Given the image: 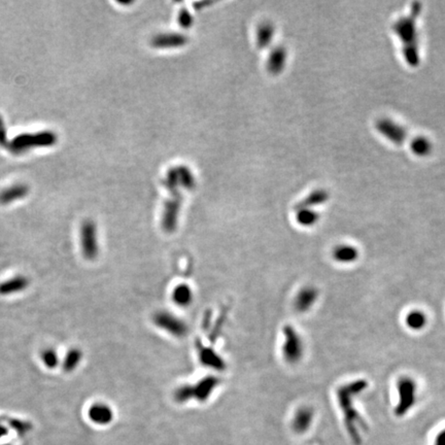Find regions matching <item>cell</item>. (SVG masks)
Returning a JSON list of instances; mask_svg holds the SVG:
<instances>
[{
    "mask_svg": "<svg viewBox=\"0 0 445 445\" xmlns=\"http://www.w3.org/2000/svg\"><path fill=\"white\" fill-rule=\"evenodd\" d=\"M179 22L183 28H190L193 24V17L187 10H183L179 15Z\"/></svg>",
    "mask_w": 445,
    "mask_h": 445,
    "instance_id": "obj_25",
    "label": "cell"
},
{
    "mask_svg": "<svg viewBox=\"0 0 445 445\" xmlns=\"http://www.w3.org/2000/svg\"><path fill=\"white\" fill-rule=\"evenodd\" d=\"M219 378L208 375L194 384H182L174 392V399L178 403H187L190 400L207 401L219 384Z\"/></svg>",
    "mask_w": 445,
    "mask_h": 445,
    "instance_id": "obj_2",
    "label": "cell"
},
{
    "mask_svg": "<svg viewBox=\"0 0 445 445\" xmlns=\"http://www.w3.org/2000/svg\"><path fill=\"white\" fill-rule=\"evenodd\" d=\"M57 142V135L52 131H42L35 134H21L15 137L9 144L14 153H22L30 147L52 146Z\"/></svg>",
    "mask_w": 445,
    "mask_h": 445,
    "instance_id": "obj_4",
    "label": "cell"
},
{
    "mask_svg": "<svg viewBox=\"0 0 445 445\" xmlns=\"http://www.w3.org/2000/svg\"><path fill=\"white\" fill-rule=\"evenodd\" d=\"M3 433H5V429L2 426H0V435H2Z\"/></svg>",
    "mask_w": 445,
    "mask_h": 445,
    "instance_id": "obj_27",
    "label": "cell"
},
{
    "mask_svg": "<svg viewBox=\"0 0 445 445\" xmlns=\"http://www.w3.org/2000/svg\"><path fill=\"white\" fill-rule=\"evenodd\" d=\"M314 297H315V295L312 291H309V290L302 291L298 295V298L296 301L297 308L300 310H305L309 306L310 302H312L314 300Z\"/></svg>",
    "mask_w": 445,
    "mask_h": 445,
    "instance_id": "obj_24",
    "label": "cell"
},
{
    "mask_svg": "<svg viewBox=\"0 0 445 445\" xmlns=\"http://www.w3.org/2000/svg\"><path fill=\"white\" fill-rule=\"evenodd\" d=\"M198 359L201 364L209 369L221 371L226 367L225 360L222 359L213 349L203 345L200 341L196 343Z\"/></svg>",
    "mask_w": 445,
    "mask_h": 445,
    "instance_id": "obj_7",
    "label": "cell"
},
{
    "mask_svg": "<svg viewBox=\"0 0 445 445\" xmlns=\"http://www.w3.org/2000/svg\"><path fill=\"white\" fill-rule=\"evenodd\" d=\"M318 215L315 211H312L307 208H300V211L297 214V219L301 225L309 226L314 224Z\"/></svg>",
    "mask_w": 445,
    "mask_h": 445,
    "instance_id": "obj_21",
    "label": "cell"
},
{
    "mask_svg": "<svg viewBox=\"0 0 445 445\" xmlns=\"http://www.w3.org/2000/svg\"><path fill=\"white\" fill-rule=\"evenodd\" d=\"M30 285L29 278L24 275H16L0 284V296H10L25 291Z\"/></svg>",
    "mask_w": 445,
    "mask_h": 445,
    "instance_id": "obj_11",
    "label": "cell"
},
{
    "mask_svg": "<svg viewBox=\"0 0 445 445\" xmlns=\"http://www.w3.org/2000/svg\"><path fill=\"white\" fill-rule=\"evenodd\" d=\"M328 199V194L327 192L323 191V190H318L315 192H312L304 201H302L298 206L299 208H306L308 206H314L316 204H320L324 203L326 200Z\"/></svg>",
    "mask_w": 445,
    "mask_h": 445,
    "instance_id": "obj_19",
    "label": "cell"
},
{
    "mask_svg": "<svg viewBox=\"0 0 445 445\" xmlns=\"http://www.w3.org/2000/svg\"><path fill=\"white\" fill-rule=\"evenodd\" d=\"M274 37V27L271 23H263L258 29L257 41L260 47H266L270 44L271 40Z\"/></svg>",
    "mask_w": 445,
    "mask_h": 445,
    "instance_id": "obj_17",
    "label": "cell"
},
{
    "mask_svg": "<svg viewBox=\"0 0 445 445\" xmlns=\"http://www.w3.org/2000/svg\"><path fill=\"white\" fill-rule=\"evenodd\" d=\"M171 299L180 307H188L194 300L192 288L187 284H180L175 287L171 293Z\"/></svg>",
    "mask_w": 445,
    "mask_h": 445,
    "instance_id": "obj_14",
    "label": "cell"
},
{
    "mask_svg": "<svg viewBox=\"0 0 445 445\" xmlns=\"http://www.w3.org/2000/svg\"><path fill=\"white\" fill-rule=\"evenodd\" d=\"M165 186L171 193V199L165 203L162 214V228L167 233L176 231L179 224V216L183 202V196L180 193V182L177 168H171L167 172Z\"/></svg>",
    "mask_w": 445,
    "mask_h": 445,
    "instance_id": "obj_1",
    "label": "cell"
},
{
    "mask_svg": "<svg viewBox=\"0 0 445 445\" xmlns=\"http://www.w3.org/2000/svg\"><path fill=\"white\" fill-rule=\"evenodd\" d=\"M188 42L187 36L184 34L178 33V32H168V33H162L155 35L152 40L151 44L156 48H175V47H181L184 46Z\"/></svg>",
    "mask_w": 445,
    "mask_h": 445,
    "instance_id": "obj_10",
    "label": "cell"
},
{
    "mask_svg": "<svg viewBox=\"0 0 445 445\" xmlns=\"http://www.w3.org/2000/svg\"><path fill=\"white\" fill-rule=\"evenodd\" d=\"M334 256H335L338 261L350 262L356 259L357 252L352 246H339L338 249H336L335 253H334Z\"/></svg>",
    "mask_w": 445,
    "mask_h": 445,
    "instance_id": "obj_22",
    "label": "cell"
},
{
    "mask_svg": "<svg viewBox=\"0 0 445 445\" xmlns=\"http://www.w3.org/2000/svg\"><path fill=\"white\" fill-rule=\"evenodd\" d=\"M419 12V7L414 8L411 15L400 19L394 25L395 32L399 35L403 42V48L405 51V57L411 65L418 63V52H417V34L415 27L416 13Z\"/></svg>",
    "mask_w": 445,
    "mask_h": 445,
    "instance_id": "obj_3",
    "label": "cell"
},
{
    "mask_svg": "<svg viewBox=\"0 0 445 445\" xmlns=\"http://www.w3.org/2000/svg\"><path fill=\"white\" fill-rule=\"evenodd\" d=\"M287 62V51L283 46L275 47L269 55L267 67L270 73L277 75L283 71Z\"/></svg>",
    "mask_w": 445,
    "mask_h": 445,
    "instance_id": "obj_13",
    "label": "cell"
},
{
    "mask_svg": "<svg viewBox=\"0 0 445 445\" xmlns=\"http://www.w3.org/2000/svg\"><path fill=\"white\" fill-rule=\"evenodd\" d=\"M153 323L162 331L177 338H183L189 333L187 323L170 311L160 310L153 315Z\"/></svg>",
    "mask_w": 445,
    "mask_h": 445,
    "instance_id": "obj_5",
    "label": "cell"
},
{
    "mask_svg": "<svg viewBox=\"0 0 445 445\" xmlns=\"http://www.w3.org/2000/svg\"><path fill=\"white\" fill-rule=\"evenodd\" d=\"M286 341L284 343V356L290 363L298 361L302 354V344L298 334L291 327L285 328Z\"/></svg>",
    "mask_w": 445,
    "mask_h": 445,
    "instance_id": "obj_8",
    "label": "cell"
},
{
    "mask_svg": "<svg viewBox=\"0 0 445 445\" xmlns=\"http://www.w3.org/2000/svg\"><path fill=\"white\" fill-rule=\"evenodd\" d=\"M376 126L378 131L382 135H384L387 139L394 143L401 144L403 141H405L407 137V132L405 128L388 119L380 120L379 122H377Z\"/></svg>",
    "mask_w": 445,
    "mask_h": 445,
    "instance_id": "obj_9",
    "label": "cell"
},
{
    "mask_svg": "<svg viewBox=\"0 0 445 445\" xmlns=\"http://www.w3.org/2000/svg\"><path fill=\"white\" fill-rule=\"evenodd\" d=\"M40 358H41L44 366L48 369H55L59 365L58 354L52 348L44 349L40 354Z\"/></svg>",
    "mask_w": 445,
    "mask_h": 445,
    "instance_id": "obj_18",
    "label": "cell"
},
{
    "mask_svg": "<svg viewBox=\"0 0 445 445\" xmlns=\"http://www.w3.org/2000/svg\"><path fill=\"white\" fill-rule=\"evenodd\" d=\"M89 418L97 425L104 426L111 423L114 418V411L111 407L105 403H94L88 411Z\"/></svg>",
    "mask_w": 445,
    "mask_h": 445,
    "instance_id": "obj_12",
    "label": "cell"
},
{
    "mask_svg": "<svg viewBox=\"0 0 445 445\" xmlns=\"http://www.w3.org/2000/svg\"><path fill=\"white\" fill-rule=\"evenodd\" d=\"M407 325L411 329H422L426 325V316L421 311H412L407 316Z\"/></svg>",
    "mask_w": 445,
    "mask_h": 445,
    "instance_id": "obj_23",
    "label": "cell"
},
{
    "mask_svg": "<svg viewBox=\"0 0 445 445\" xmlns=\"http://www.w3.org/2000/svg\"><path fill=\"white\" fill-rule=\"evenodd\" d=\"M411 150L414 154L418 156H426L431 153L432 151V144L431 142L425 138V137H417L413 139L411 143Z\"/></svg>",
    "mask_w": 445,
    "mask_h": 445,
    "instance_id": "obj_20",
    "label": "cell"
},
{
    "mask_svg": "<svg viewBox=\"0 0 445 445\" xmlns=\"http://www.w3.org/2000/svg\"><path fill=\"white\" fill-rule=\"evenodd\" d=\"M0 144H2V145H7L8 144L6 127H5V123H4V120H3L2 116H0Z\"/></svg>",
    "mask_w": 445,
    "mask_h": 445,
    "instance_id": "obj_26",
    "label": "cell"
},
{
    "mask_svg": "<svg viewBox=\"0 0 445 445\" xmlns=\"http://www.w3.org/2000/svg\"><path fill=\"white\" fill-rule=\"evenodd\" d=\"M28 194V188L24 185H15L0 193V203L9 204L25 197Z\"/></svg>",
    "mask_w": 445,
    "mask_h": 445,
    "instance_id": "obj_15",
    "label": "cell"
},
{
    "mask_svg": "<svg viewBox=\"0 0 445 445\" xmlns=\"http://www.w3.org/2000/svg\"><path fill=\"white\" fill-rule=\"evenodd\" d=\"M83 357H84L83 352L80 349H78V348L70 349L66 353V355L64 357V360H63V363H62L63 371L65 373L73 372L79 367V365L81 364V362L83 360Z\"/></svg>",
    "mask_w": 445,
    "mask_h": 445,
    "instance_id": "obj_16",
    "label": "cell"
},
{
    "mask_svg": "<svg viewBox=\"0 0 445 445\" xmlns=\"http://www.w3.org/2000/svg\"><path fill=\"white\" fill-rule=\"evenodd\" d=\"M80 241L83 257L88 261H94L98 258L100 248L98 242V233L96 224L91 219H86L80 229Z\"/></svg>",
    "mask_w": 445,
    "mask_h": 445,
    "instance_id": "obj_6",
    "label": "cell"
}]
</instances>
